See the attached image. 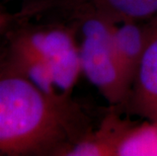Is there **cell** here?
<instances>
[{"mask_svg":"<svg viewBox=\"0 0 157 156\" xmlns=\"http://www.w3.org/2000/svg\"><path fill=\"white\" fill-rule=\"evenodd\" d=\"M93 122L85 105L45 93L0 61V156H62Z\"/></svg>","mask_w":157,"mask_h":156,"instance_id":"1","label":"cell"},{"mask_svg":"<svg viewBox=\"0 0 157 156\" xmlns=\"http://www.w3.org/2000/svg\"><path fill=\"white\" fill-rule=\"evenodd\" d=\"M0 61L45 93L72 97L82 74L77 32L55 19L16 18L0 41Z\"/></svg>","mask_w":157,"mask_h":156,"instance_id":"2","label":"cell"},{"mask_svg":"<svg viewBox=\"0 0 157 156\" xmlns=\"http://www.w3.org/2000/svg\"><path fill=\"white\" fill-rule=\"evenodd\" d=\"M77 32L82 74L113 107L120 108L130 91L113 43V25L96 17L63 21Z\"/></svg>","mask_w":157,"mask_h":156,"instance_id":"3","label":"cell"},{"mask_svg":"<svg viewBox=\"0 0 157 156\" xmlns=\"http://www.w3.org/2000/svg\"><path fill=\"white\" fill-rule=\"evenodd\" d=\"M19 10L29 18L68 21L96 17L113 25L157 15V0H29Z\"/></svg>","mask_w":157,"mask_h":156,"instance_id":"4","label":"cell"},{"mask_svg":"<svg viewBox=\"0 0 157 156\" xmlns=\"http://www.w3.org/2000/svg\"><path fill=\"white\" fill-rule=\"evenodd\" d=\"M117 108L157 121V15L149 18L148 41L138 70L125 102Z\"/></svg>","mask_w":157,"mask_h":156,"instance_id":"5","label":"cell"},{"mask_svg":"<svg viewBox=\"0 0 157 156\" xmlns=\"http://www.w3.org/2000/svg\"><path fill=\"white\" fill-rule=\"evenodd\" d=\"M113 43L130 88L138 70L149 36V18L113 25Z\"/></svg>","mask_w":157,"mask_h":156,"instance_id":"6","label":"cell"},{"mask_svg":"<svg viewBox=\"0 0 157 156\" xmlns=\"http://www.w3.org/2000/svg\"><path fill=\"white\" fill-rule=\"evenodd\" d=\"M117 155H157V121L134 123L120 143Z\"/></svg>","mask_w":157,"mask_h":156,"instance_id":"7","label":"cell"},{"mask_svg":"<svg viewBox=\"0 0 157 156\" xmlns=\"http://www.w3.org/2000/svg\"><path fill=\"white\" fill-rule=\"evenodd\" d=\"M16 18V12H8L5 11L0 7V41H1L3 34L7 29L14 19Z\"/></svg>","mask_w":157,"mask_h":156,"instance_id":"8","label":"cell"},{"mask_svg":"<svg viewBox=\"0 0 157 156\" xmlns=\"http://www.w3.org/2000/svg\"><path fill=\"white\" fill-rule=\"evenodd\" d=\"M2 1H15V0H2ZM21 2H25V1H29V0H21Z\"/></svg>","mask_w":157,"mask_h":156,"instance_id":"9","label":"cell"}]
</instances>
